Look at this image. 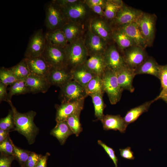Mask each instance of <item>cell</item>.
<instances>
[{
    "label": "cell",
    "mask_w": 167,
    "mask_h": 167,
    "mask_svg": "<svg viewBox=\"0 0 167 167\" xmlns=\"http://www.w3.org/2000/svg\"><path fill=\"white\" fill-rule=\"evenodd\" d=\"M78 0H55L53 1L60 8H63L78 2Z\"/></svg>",
    "instance_id": "obj_46"
},
{
    "label": "cell",
    "mask_w": 167,
    "mask_h": 167,
    "mask_svg": "<svg viewBox=\"0 0 167 167\" xmlns=\"http://www.w3.org/2000/svg\"><path fill=\"white\" fill-rule=\"evenodd\" d=\"M29 93H45L51 86L47 79L30 74L25 80Z\"/></svg>",
    "instance_id": "obj_18"
},
{
    "label": "cell",
    "mask_w": 167,
    "mask_h": 167,
    "mask_svg": "<svg viewBox=\"0 0 167 167\" xmlns=\"http://www.w3.org/2000/svg\"><path fill=\"white\" fill-rule=\"evenodd\" d=\"M60 88L59 97L61 103L84 100L88 96L85 89L73 80Z\"/></svg>",
    "instance_id": "obj_8"
},
{
    "label": "cell",
    "mask_w": 167,
    "mask_h": 167,
    "mask_svg": "<svg viewBox=\"0 0 167 167\" xmlns=\"http://www.w3.org/2000/svg\"><path fill=\"white\" fill-rule=\"evenodd\" d=\"M112 39L121 52L136 45L133 41L123 31L118 28H112Z\"/></svg>",
    "instance_id": "obj_25"
},
{
    "label": "cell",
    "mask_w": 167,
    "mask_h": 167,
    "mask_svg": "<svg viewBox=\"0 0 167 167\" xmlns=\"http://www.w3.org/2000/svg\"><path fill=\"white\" fill-rule=\"evenodd\" d=\"M104 130L118 131L122 133H124L128 125L125 122L123 118L120 115H104L101 121Z\"/></svg>",
    "instance_id": "obj_19"
},
{
    "label": "cell",
    "mask_w": 167,
    "mask_h": 167,
    "mask_svg": "<svg viewBox=\"0 0 167 167\" xmlns=\"http://www.w3.org/2000/svg\"><path fill=\"white\" fill-rule=\"evenodd\" d=\"M103 95L99 93L92 94L89 95L92 98L94 105L95 116L97 120L100 121L104 115L103 112L106 107L103 98Z\"/></svg>",
    "instance_id": "obj_33"
},
{
    "label": "cell",
    "mask_w": 167,
    "mask_h": 167,
    "mask_svg": "<svg viewBox=\"0 0 167 167\" xmlns=\"http://www.w3.org/2000/svg\"><path fill=\"white\" fill-rule=\"evenodd\" d=\"M122 53L126 65L134 69L148 57L145 48L136 45L130 47Z\"/></svg>",
    "instance_id": "obj_10"
},
{
    "label": "cell",
    "mask_w": 167,
    "mask_h": 167,
    "mask_svg": "<svg viewBox=\"0 0 167 167\" xmlns=\"http://www.w3.org/2000/svg\"><path fill=\"white\" fill-rule=\"evenodd\" d=\"M120 156L123 158L132 160L135 157L134 155V152L131 151V148L128 147L124 149H119Z\"/></svg>",
    "instance_id": "obj_44"
},
{
    "label": "cell",
    "mask_w": 167,
    "mask_h": 167,
    "mask_svg": "<svg viewBox=\"0 0 167 167\" xmlns=\"http://www.w3.org/2000/svg\"><path fill=\"white\" fill-rule=\"evenodd\" d=\"M46 42L50 45L65 48L68 42L61 29L48 31L45 34Z\"/></svg>",
    "instance_id": "obj_27"
},
{
    "label": "cell",
    "mask_w": 167,
    "mask_h": 167,
    "mask_svg": "<svg viewBox=\"0 0 167 167\" xmlns=\"http://www.w3.org/2000/svg\"><path fill=\"white\" fill-rule=\"evenodd\" d=\"M97 143L99 145L103 148L109 157L112 160L114 164L115 167H118V160L115 154V151L113 149L107 146L101 140H98Z\"/></svg>",
    "instance_id": "obj_41"
},
{
    "label": "cell",
    "mask_w": 167,
    "mask_h": 167,
    "mask_svg": "<svg viewBox=\"0 0 167 167\" xmlns=\"http://www.w3.org/2000/svg\"><path fill=\"white\" fill-rule=\"evenodd\" d=\"M13 142L9 135L6 139L0 143L1 154L6 155H13Z\"/></svg>",
    "instance_id": "obj_39"
},
{
    "label": "cell",
    "mask_w": 167,
    "mask_h": 167,
    "mask_svg": "<svg viewBox=\"0 0 167 167\" xmlns=\"http://www.w3.org/2000/svg\"><path fill=\"white\" fill-rule=\"evenodd\" d=\"M7 86L0 82V101L8 102V93H7Z\"/></svg>",
    "instance_id": "obj_45"
},
{
    "label": "cell",
    "mask_w": 167,
    "mask_h": 167,
    "mask_svg": "<svg viewBox=\"0 0 167 167\" xmlns=\"http://www.w3.org/2000/svg\"><path fill=\"white\" fill-rule=\"evenodd\" d=\"M45 22L49 31L62 29L68 22L60 7L53 0L46 6Z\"/></svg>",
    "instance_id": "obj_4"
},
{
    "label": "cell",
    "mask_w": 167,
    "mask_h": 167,
    "mask_svg": "<svg viewBox=\"0 0 167 167\" xmlns=\"http://www.w3.org/2000/svg\"><path fill=\"white\" fill-rule=\"evenodd\" d=\"M51 135L56 138L61 145H64L68 138L73 134L66 121L56 124L50 131Z\"/></svg>",
    "instance_id": "obj_26"
},
{
    "label": "cell",
    "mask_w": 167,
    "mask_h": 167,
    "mask_svg": "<svg viewBox=\"0 0 167 167\" xmlns=\"http://www.w3.org/2000/svg\"><path fill=\"white\" fill-rule=\"evenodd\" d=\"M84 39L88 56L103 55L108 46L107 42L93 33L88 28Z\"/></svg>",
    "instance_id": "obj_11"
},
{
    "label": "cell",
    "mask_w": 167,
    "mask_h": 167,
    "mask_svg": "<svg viewBox=\"0 0 167 167\" xmlns=\"http://www.w3.org/2000/svg\"><path fill=\"white\" fill-rule=\"evenodd\" d=\"M71 71L73 80L85 89L89 82L96 75L88 70L84 64L71 69Z\"/></svg>",
    "instance_id": "obj_24"
},
{
    "label": "cell",
    "mask_w": 167,
    "mask_h": 167,
    "mask_svg": "<svg viewBox=\"0 0 167 167\" xmlns=\"http://www.w3.org/2000/svg\"><path fill=\"white\" fill-rule=\"evenodd\" d=\"M13 155L15 160L19 162L21 167H25L31 151L21 148L13 143Z\"/></svg>",
    "instance_id": "obj_35"
},
{
    "label": "cell",
    "mask_w": 167,
    "mask_h": 167,
    "mask_svg": "<svg viewBox=\"0 0 167 167\" xmlns=\"http://www.w3.org/2000/svg\"><path fill=\"white\" fill-rule=\"evenodd\" d=\"M143 11L126 5L124 2L114 19L110 23L112 28L136 22Z\"/></svg>",
    "instance_id": "obj_9"
},
{
    "label": "cell",
    "mask_w": 167,
    "mask_h": 167,
    "mask_svg": "<svg viewBox=\"0 0 167 167\" xmlns=\"http://www.w3.org/2000/svg\"><path fill=\"white\" fill-rule=\"evenodd\" d=\"M8 102L11 101L12 96L14 95L24 94L29 93L25 80H17L10 85L7 89Z\"/></svg>",
    "instance_id": "obj_32"
},
{
    "label": "cell",
    "mask_w": 167,
    "mask_h": 167,
    "mask_svg": "<svg viewBox=\"0 0 167 167\" xmlns=\"http://www.w3.org/2000/svg\"><path fill=\"white\" fill-rule=\"evenodd\" d=\"M63 32L68 43H71L82 37L81 25L68 22L61 29Z\"/></svg>",
    "instance_id": "obj_29"
},
{
    "label": "cell",
    "mask_w": 167,
    "mask_h": 167,
    "mask_svg": "<svg viewBox=\"0 0 167 167\" xmlns=\"http://www.w3.org/2000/svg\"><path fill=\"white\" fill-rule=\"evenodd\" d=\"M48 79L51 85L60 88L73 80L71 70L68 67L51 68Z\"/></svg>",
    "instance_id": "obj_17"
},
{
    "label": "cell",
    "mask_w": 167,
    "mask_h": 167,
    "mask_svg": "<svg viewBox=\"0 0 167 167\" xmlns=\"http://www.w3.org/2000/svg\"><path fill=\"white\" fill-rule=\"evenodd\" d=\"M50 155L49 152L44 156L42 155L35 167H47V161Z\"/></svg>",
    "instance_id": "obj_48"
},
{
    "label": "cell",
    "mask_w": 167,
    "mask_h": 167,
    "mask_svg": "<svg viewBox=\"0 0 167 167\" xmlns=\"http://www.w3.org/2000/svg\"><path fill=\"white\" fill-rule=\"evenodd\" d=\"M83 64L91 72L101 77L107 68L103 55L88 56Z\"/></svg>",
    "instance_id": "obj_22"
},
{
    "label": "cell",
    "mask_w": 167,
    "mask_h": 167,
    "mask_svg": "<svg viewBox=\"0 0 167 167\" xmlns=\"http://www.w3.org/2000/svg\"><path fill=\"white\" fill-rule=\"evenodd\" d=\"M119 84L122 89L126 90L131 92L134 91L132 83L133 79L136 75L135 69L126 65L116 72Z\"/></svg>",
    "instance_id": "obj_20"
},
{
    "label": "cell",
    "mask_w": 167,
    "mask_h": 167,
    "mask_svg": "<svg viewBox=\"0 0 167 167\" xmlns=\"http://www.w3.org/2000/svg\"><path fill=\"white\" fill-rule=\"evenodd\" d=\"M88 6L89 7L91 10L95 13L101 16H104V10L105 8L104 7L98 5H89Z\"/></svg>",
    "instance_id": "obj_47"
},
{
    "label": "cell",
    "mask_w": 167,
    "mask_h": 167,
    "mask_svg": "<svg viewBox=\"0 0 167 167\" xmlns=\"http://www.w3.org/2000/svg\"><path fill=\"white\" fill-rule=\"evenodd\" d=\"M123 3L121 0H106L104 10V17L106 20L109 21V23L114 19Z\"/></svg>",
    "instance_id": "obj_30"
},
{
    "label": "cell",
    "mask_w": 167,
    "mask_h": 167,
    "mask_svg": "<svg viewBox=\"0 0 167 167\" xmlns=\"http://www.w3.org/2000/svg\"><path fill=\"white\" fill-rule=\"evenodd\" d=\"M42 155L30 152L25 167H35Z\"/></svg>",
    "instance_id": "obj_42"
},
{
    "label": "cell",
    "mask_w": 167,
    "mask_h": 167,
    "mask_svg": "<svg viewBox=\"0 0 167 167\" xmlns=\"http://www.w3.org/2000/svg\"><path fill=\"white\" fill-rule=\"evenodd\" d=\"M161 99H162L167 103V91L161 95H159L154 100L155 101Z\"/></svg>",
    "instance_id": "obj_50"
},
{
    "label": "cell",
    "mask_w": 167,
    "mask_h": 167,
    "mask_svg": "<svg viewBox=\"0 0 167 167\" xmlns=\"http://www.w3.org/2000/svg\"><path fill=\"white\" fill-rule=\"evenodd\" d=\"M8 103L13 113L15 131L24 136L29 144H32L39 132V129L34 121L36 112L31 110L26 113H20L18 111L11 101Z\"/></svg>",
    "instance_id": "obj_1"
},
{
    "label": "cell",
    "mask_w": 167,
    "mask_h": 167,
    "mask_svg": "<svg viewBox=\"0 0 167 167\" xmlns=\"http://www.w3.org/2000/svg\"><path fill=\"white\" fill-rule=\"evenodd\" d=\"M41 55L52 68L68 67L65 48L50 45L46 42L45 49Z\"/></svg>",
    "instance_id": "obj_5"
},
{
    "label": "cell",
    "mask_w": 167,
    "mask_h": 167,
    "mask_svg": "<svg viewBox=\"0 0 167 167\" xmlns=\"http://www.w3.org/2000/svg\"><path fill=\"white\" fill-rule=\"evenodd\" d=\"M67 21L81 25L88 16L90 11L84 1L78 2L63 8H60Z\"/></svg>",
    "instance_id": "obj_6"
},
{
    "label": "cell",
    "mask_w": 167,
    "mask_h": 167,
    "mask_svg": "<svg viewBox=\"0 0 167 167\" xmlns=\"http://www.w3.org/2000/svg\"><path fill=\"white\" fill-rule=\"evenodd\" d=\"M84 100L61 103L56 105L55 121L56 123L66 121L70 116L80 114L83 109Z\"/></svg>",
    "instance_id": "obj_12"
},
{
    "label": "cell",
    "mask_w": 167,
    "mask_h": 167,
    "mask_svg": "<svg viewBox=\"0 0 167 167\" xmlns=\"http://www.w3.org/2000/svg\"><path fill=\"white\" fill-rule=\"evenodd\" d=\"M15 160L13 156L6 155L2 154L0 156V167H11L13 161Z\"/></svg>",
    "instance_id": "obj_43"
},
{
    "label": "cell",
    "mask_w": 167,
    "mask_h": 167,
    "mask_svg": "<svg viewBox=\"0 0 167 167\" xmlns=\"http://www.w3.org/2000/svg\"><path fill=\"white\" fill-rule=\"evenodd\" d=\"M88 5H98L105 7L106 0H84Z\"/></svg>",
    "instance_id": "obj_49"
},
{
    "label": "cell",
    "mask_w": 167,
    "mask_h": 167,
    "mask_svg": "<svg viewBox=\"0 0 167 167\" xmlns=\"http://www.w3.org/2000/svg\"><path fill=\"white\" fill-rule=\"evenodd\" d=\"M18 80L9 68L2 67L0 69V82L10 85Z\"/></svg>",
    "instance_id": "obj_37"
},
{
    "label": "cell",
    "mask_w": 167,
    "mask_h": 167,
    "mask_svg": "<svg viewBox=\"0 0 167 167\" xmlns=\"http://www.w3.org/2000/svg\"><path fill=\"white\" fill-rule=\"evenodd\" d=\"M159 79L161 87V91L159 95L167 91V64L161 65Z\"/></svg>",
    "instance_id": "obj_40"
},
{
    "label": "cell",
    "mask_w": 167,
    "mask_h": 167,
    "mask_svg": "<svg viewBox=\"0 0 167 167\" xmlns=\"http://www.w3.org/2000/svg\"><path fill=\"white\" fill-rule=\"evenodd\" d=\"M161 66L153 57L148 56L141 64L135 69V73L136 75L149 74L159 79Z\"/></svg>",
    "instance_id": "obj_23"
},
{
    "label": "cell",
    "mask_w": 167,
    "mask_h": 167,
    "mask_svg": "<svg viewBox=\"0 0 167 167\" xmlns=\"http://www.w3.org/2000/svg\"><path fill=\"white\" fill-rule=\"evenodd\" d=\"M120 29L134 42L136 45L146 49L147 47L136 22H133L116 27Z\"/></svg>",
    "instance_id": "obj_21"
},
{
    "label": "cell",
    "mask_w": 167,
    "mask_h": 167,
    "mask_svg": "<svg viewBox=\"0 0 167 167\" xmlns=\"http://www.w3.org/2000/svg\"><path fill=\"white\" fill-rule=\"evenodd\" d=\"M25 58L31 74L48 79L52 67L42 55Z\"/></svg>",
    "instance_id": "obj_16"
},
{
    "label": "cell",
    "mask_w": 167,
    "mask_h": 167,
    "mask_svg": "<svg viewBox=\"0 0 167 167\" xmlns=\"http://www.w3.org/2000/svg\"><path fill=\"white\" fill-rule=\"evenodd\" d=\"M88 28L94 34L102 38L108 43L112 39L113 28L108 21L101 18H94Z\"/></svg>",
    "instance_id": "obj_15"
},
{
    "label": "cell",
    "mask_w": 167,
    "mask_h": 167,
    "mask_svg": "<svg viewBox=\"0 0 167 167\" xmlns=\"http://www.w3.org/2000/svg\"><path fill=\"white\" fill-rule=\"evenodd\" d=\"M85 90L88 96L95 93L103 95L105 91L101 77L95 76L88 83Z\"/></svg>",
    "instance_id": "obj_34"
},
{
    "label": "cell",
    "mask_w": 167,
    "mask_h": 167,
    "mask_svg": "<svg viewBox=\"0 0 167 167\" xmlns=\"http://www.w3.org/2000/svg\"><path fill=\"white\" fill-rule=\"evenodd\" d=\"M80 114H75L69 117L66 121L69 127L76 136H78L82 131L83 128L80 122Z\"/></svg>",
    "instance_id": "obj_36"
},
{
    "label": "cell",
    "mask_w": 167,
    "mask_h": 167,
    "mask_svg": "<svg viewBox=\"0 0 167 167\" xmlns=\"http://www.w3.org/2000/svg\"><path fill=\"white\" fill-rule=\"evenodd\" d=\"M103 56L107 68L116 72L126 65L122 54L115 44L108 45Z\"/></svg>",
    "instance_id": "obj_14"
},
{
    "label": "cell",
    "mask_w": 167,
    "mask_h": 167,
    "mask_svg": "<svg viewBox=\"0 0 167 167\" xmlns=\"http://www.w3.org/2000/svg\"><path fill=\"white\" fill-rule=\"evenodd\" d=\"M0 129L15 131V125L13 113L12 110H10L7 115L0 120Z\"/></svg>",
    "instance_id": "obj_38"
},
{
    "label": "cell",
    "mask_w": 167,
    "mask_h": 167,
    "mask_svg": "<svg viewBox=\"0 0 167 167\" xmlns=\"http://www.w3.org/2000/svg\"><path fill=\"white\" fill-rule=\"evenodd\" d=\"M65 49L68 67L71 70L83 65L88 56L82 37L68 43Z\"/></svg>",
    "instance_id": "obj_2"
},
{
    "label": "cell",
    "mask_w": 167,
    "mask_h": 167,
    "mask_svg": "<svg viewBox=\"0 0 167 167\" xmlns=\"http://www.w3.org/2000/svg\"><path fill=\"white\" fill-rule=\"evenodd\" d=\"M9 68L18 80H25L31 74L25 58L17 64Z\"/></svg>",
    "instance_id": "obj_31"
},
{
    "label": "cell",
    "mask_w": 167,
    "mask_h": 167,
    "mask_svg": "<svg viewBox=\"0 0 167 167\" xmlns=\"http://www.w3.org/2000/svg\"><path fill=\"white\" fill-rule=\"evenodd\" d=\"M154 101V99L147 101L128 111L123 118L126 125L128 126L130 124L135 122L143 113L148 111L151 105Z\"/></svg>",
    "instance_id": "obj_28"
},
{
    "label": "cell",
    "mask_w": 167,
    "mask_h": 167,
    "mask_svg": "<svg viewBox=\"0 0 167 167\" xmlns=\"http://www.w3.org/2000/svg\"><path fill=\"white\" fill-rule=\"evenodd\" d=\"M46 45L45 34L42 29L36 32L31 37L24 54L25 58H32L42 55Z\"/></svg>",
    "instance_id": "obj_13"
},
{
    "label": "cell",
    "mask_w": 167,
    "mask_h": 167,
    "mask_svg": "<svg viewBox=\"0 0 167 167\" xmlns=\"http://www.w3.org/2000/svg\"><path fill=\"white\" fill-rule=\"evenodd\" d=\"M101 77L105 92L110 103L116 104L120 101L123 91L119 84L116 72L107 68Z\"/></svg>",
    "instance_id": "obj_3"
},
{
    "label": "cell",
    "mask_w": 167,
    "mask_h": 167,
    "mask_svg": "<svg viewBox=\"0 0 167 167\" xmlns=\"http://www.w3.org/2000/svg\"><path fill=\"white\" fill-rule=\"evenodd\" d=\"M157 17L155 14L143 12L136 22L147 45H152L155 36Z\"/></svg>",
    "instance_id": "obj_7"
}]
</instances>
